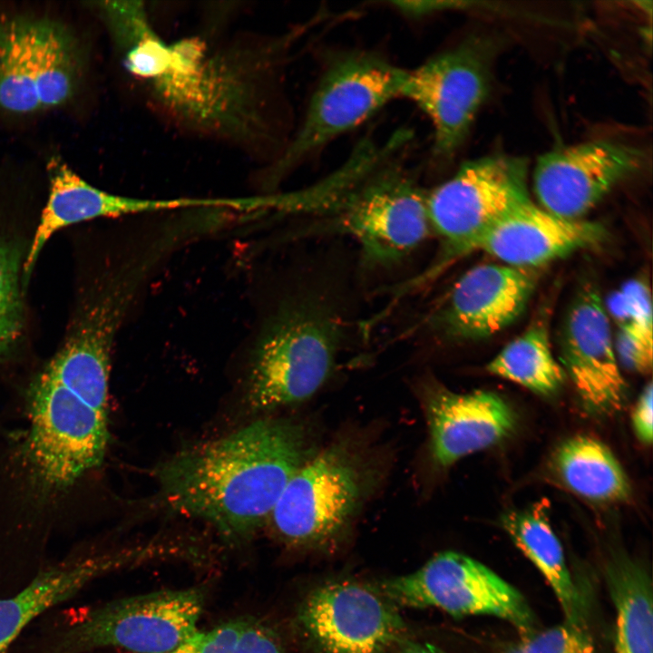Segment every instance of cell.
<instances>
[{
	"label": "cell",
	"mask_w": 653,
	"mask_h": 653,
	"mask_svg": "<svg viewBox=\"0 0 653 653\" xmlns=\"http://www.w3.org/2000/svg\"><path fill=\"white\" fill-rule=\"evenodd\" d=\"M536 286L533 269L482 264L467 270L430 318L432 328L459 340L491 336L525 310Z\"/></svg>",
	"instance_id": "16"
},
{
	"label": "cell",
	"mask_w": 653,
	"mask_h": 653,
	"mask_svg": "<svg viewBox=\"0 0 653 653\" xmlns=\"http://www.w3.org/2000/svg\"><path fill=\"white\" fill-rule=\"evenodd\" d=\"M203 587L158 590L49 612L8 653H167L196 632Z\"/></svg>",
	"instance_id": "6"
},
{
	"label": "cell",
	"mask_w": 653,
	"mask_h": 653,
	"mask_svg": "<svg viewBox=\"0 0 653 653\" xmlns=\"http://www.w3.org/2000/svg\"><path fill=\"white\" fill-rule=\"evenodd\" d=\"M422 399L431 453L442 467L497 443L514 428L513 411L492 392L457 394L427 383Z\"/></svg>",
	"instance_id": "20"
},
{
	"label": "cell",
	"mask_w": 653,
	"mask_h": 653,
	"mask_svg": "<svg viewBox=\"0 0 653 653\" xmlns=\"http://www.w3.org/2000/svg\"><path fill=\"white\" fill-rule=\"evenodd\" d=\"M316 452L306 429L261 419L225 437L180 452L154 471L161 501L212 524L229 541L268 522L284 488Z\"/></svg>",
	"instance_id": "3"
},
{
	"label": "cell",
	"mask_w": 653,
	"mask_h": 653,
	"mask_svg": "<svg viewBox=\"0 0 653 653\" xmlns=\"http://www.w3.org/2000/svg\"><path fill=\"white\" fill-rule=\"evenodd\" d=\"M502 525L516 547L548 581L565 620L585 625L587 602L571 576L561 543L548 519L545 504L511 511L502 517Z\"/></svg>",
	"instance_id": "21"
},
{
	"label": "cell",
	"mask_w": 653,
	"mask_h": 653,
	"mask_svg": "<svg viewBox=\"0 0 653 653\" xmlns=\"http://www.w3.org/2000/svg\"><path fill=\"white\" fill-rule=\"evenodd\" d=\"M297 617L322 653H387L405 629L395 605L349 580L330 581L310 591Z\"/></svg>",
	"instance_id": "13"
},
{
	"label": "cell",
	"mask_w": 653,
	"mask_h": 653,
	"mask_svg": "<svg viewBox=\"0 0 653 653\" xmlns=\"http://www.w3.org/2000/svg\"><path fill=\"white\" fill-rule=\"evenodd\" d=\"M258 305L244 340L249 406L265 411L309 398L333 370L344 337L341 314L311 290H290Z\"/></svg>",
	"instance_id": "5"
},
{
	"label": "cell",
	"mask_w": 653,
	"mask_h": 653,
	"mask_svg": "<svg viewBox=\"0 0 653 653\" xmlns=\"http://www.w3.org/2000/svg\"><path fill=\"white\" fill-rule=\"evenodd\" d=\"M604 228L585 219L558 217L531 199L513 208L477 241L482 250L503 264L533 269L605 239Z\"/></svg>",
	"instance_id": "19"
},
{
	"label": "cell",
	"mask_w": 653,
	"mask_h": 653,
	"mask_svg": "<svg viewBox=\"0 0 653 653\" xmlns=\"http://www.w3.org/2000/svg\"><path fill=\"white\" fill-rule=\"evenodd\" d=\"M167 653H284L277 632L261 619L239 617L196 632Z\"/></svg>",
	"instance_id": "25"
},
{
	"label": "cell",
	"mask_w": 653,
	"mask_h": 653,
	"mask_svg": "<svg viewBox=\"0 0 653 653\" xmlns=\"http://www.w3.org/2000/svg\"><path fill=\"white\" fill-rule=\"evenodd\" d=\"M409 140L400 131L382 144L363 141L328 177L310 211L356 239L375 265L402 259L432 230L426 193L401 155Z\"/></svg>",
	"instance_id": "4"
},
{
	"label": "cell",
	"mask_w": 653,
	"mask_h": 653,
	"mask_svg": "<svg viewBox=\"0 0 653 653\" xmlns=\"http://www.w3.org/2000/svg\"><path fill=\"white\" fill-rule=\"evenodd\" d=\"M605 307L618 330L653 340L651 294L644 278L626 282L609 297Z\"/></svg>",
	"instance_id": "27"
},
{
	"label": "cell",
	"mask_w": 653,
	"mask_h": 653,
	"mask_svg": "<svg viewBox=\"0 0 653 653\" xmlns=\"http://www.w3.org/2000/svg\"><path fill=\"white\" fill-rule=\"evenodd\" d=\"M401 653H446L429 643L408 642Z\"/></svg>",
	"instance_id": "31"
},
{
	"label": "cell",
	"mask_w": 653,
	"mask_h": 653,
	"mask_svg": "<svg viewBox=\"0 0 653 653\" xmlns=\"http://www.w3.org/2000/svg\"><path fill=\"white\" fill-rule=\"evenodd\" d=\"M374 469L348 443L315 453L294 473L268 522L285 543L326 544L348 525L373 485Z\"/></svg>",
	"instance_id": "8"
},
{
	"label": "cell",
	"mask_w": 653,
	"mask_h": 653,
	"mask_svg": "<svg viewBox=\"0 0 653 653\" xmlns=\"http://www.w3.org/2000/svg\"><path fill=\"white\" fill-rule=\"evenodd\" d=\"M78 45L62 24L45 18L0 20V108L30 113L59 106L82 74Z\"/></svg>",
	"instance_id": "10"
},
{
	"label": "cell",
	"mask_w": 653,
	"mask_h": 653,
	"mask_svg": "<svg viewBox=\"0 0 653 653\" xmlns=\"http://www.w3.org/2000/svg\"><path fill=\"white\" fill-rule=\"evenodd\" d=\"M645 152L629 143L593 140L541 155L533 171V190L545 210L563 219H582L616 185L639 171Z\"/></svg>",
	"instance_id": "14"
},
{
	"label": "cell",
	"mask_w": 653,
	"mask_h": 653,
	"mask_svg": "<svg viewBox=\"0 0 653 653\" xmlns=\"http://www.w3.org/2000/svg\"><path fill=\"white\" fill-rule=\"evenodd\" d=\"M492 51L486 42L471 38L406 70L401 98L430 121L436 164L456 154L490 93Z\"/></svg>",
	"instance_id": "12"
},
{
	"label": "cell",
	"mask_w": 653,
	"mask_h": 653,
	"mask_svg": "<svg viewBox=\"0 0 653 653\" xmlns=\"http://www.w3.org/2000/svg\"><path fill=\"white\" fill-rule=\"evenodd\" d=\"M151 558L150 548L142 547L77 552L47 563L21 589L0 597V653H8L31 625L94 580Z\"/></svg>",
	"instance_id": "17"
},
{
	"label": "cell",
	"mask_w": 653,
	"mask_h": 653,
	"mask_svg": "<svg viewBox=\"0 0 653 653\" xmlns=\"http://www.w3.org/2000/svg\"><path fill=\"white\" fill-rule=\"evenodd\" d=\"M552 463L563 484L590 501L619 502L630 493L628 478L614 454L592 437L567 440L556 450Z\"/></svg>",
	"instance_id": "22"
},
{
	"label": "cell",
	"mask_w": 653,
	"mask_h": 653,
	"mask_svg": "<svg viewBox=\"0 0 653 653\" xmlns=\"http://www.w3.org/2000/svg\"><path fill=\"white\" fill-rule=\"evenodd\" d=\"M561 366L588 407L618 411L626 383L619 367L609 317L599 291L586 284L574 297L560 336Z\"/></svg>",
	"instance_id": "15"
},
{
	"label": "cell",
	"mask_w": 653,
	"mask_h": 653,
	"mask_svg": "<svg viewBox=\"0 0 653 653\" xmlns=\"http://www.w3.org/2000/svg\"><path fill=\"white\" fill-rule=\"evenodd\" d=\"M505 653H597L592 637L586 625L563 623L543 630L535 629L526 635Z\"/></svg>",
	"instance_id": "28"
},
{
	"label": "cell",
	"mask_w": 653,
	"mask_h": 653,
	"mask_svg": "<svg viewBox=\"0 0 653 653\" xmlns=\"http://www.w3.org/2000/svg\"><path fill=\"white\" fill-rule=\"evenodd\" d=\"M405 75L406 70L375 53L349 51L331 58L300 126L263 176L266 194L329 142L401 98Z\"/></svg>",
	"instance_id": "7"
},
{
	"label": "cell",
	"mask_w": 653,
	"mask_h": 653,
	"mask_svg": "<svg viewBox=\"0 0 653 653\" xmlns=\"http://www.w3.org/2000/svg\"><path fill=\"white\" fill-rule=\"evenodd\" d=\"M306 26L274 38L240 37L211 48L199 37L161 41L149 79L151 104L172 125L253 151L274 138L280 74Z\"/></svg>",
	"instance_id": "1"
},
{
	"label": "cell",
	"mask_w": 653,
	"mask_h": 653,
	"mask_svg": "<svg viewBox=\"0 0 653 653\" xmlns=\"http://www.w3.org/2000/svg\"><path fill=\"white\" fill-rule=\"evenodd\" d=\"M20 267L18 249L0 239V356L15 344L22 327Z\"/></svg>",
	"instance_id": "26"
},
{
	"label": "cell",
	"mask_w": 653,
	"mask_h": 653,
	"mask_svg": "<svg viewBox=\"0 0 653 653\" xmlns=\"http://www.w3.org/2000/svg\"><path fill=\"white\" fill-rule=\"evenodd\" d=\"M48 167L49 195L24 259L25 280L47 240L69 225L98 218H132L219 204V199L212 197L154 199L117 195L89 184L58 159H52Z\"/></svg>",
	"instance_id": "18"
},
{
	"label": "cell",
	"mask_w": 653,
	"mask_h": 653,
	"mask_svg": "<svg viewBox=\"0 0 653 653\" xmlns=\"http://www.w3.org/2000/svg\"><path fill=\"white\" fill-rule=\"evenodd\" d=\"M527 180L525 159L498 153L463 162L449 179L426 193L431 229L442 239L443 252L414 285L435 277L453 257L474 250L494 223L530 200Z\"/></svg>",
	"instance_id": "9"
},
{
	"label": "cell",
	"mask_w": 653,
	"mask_h": 653,
	"mask_svg": "<svg viewBox=\"0 0 653 653\" xmlns=\"http://www.w3.org/2000/svg\"><path fill=\"white\" fill-rule=\"evenodd\" d=\"M614 347L618 361L627 369L647 374L652 369L653 341L618 330Z\"/></svg>",
	"instance_id": "29"
},
{
	"label": "cell",
	"mask_w": 653,
	"mask_h": 653,
	"mask_svg": "<svg viewBox=\"0 0 653 653\" xmlns=\"http://www.w3.org/2000/svg\"><path fill=\"white\" fill-rule=\"evenodd\" d=\"M493 375L541 395L555 392L565 372L554 357L546 323L534 321L507 344L486 366Z\"/></svg>",
	"instance_id": "24"
},
{
	"label": "cell",
	"mask_w": 653,
	"mask_h": 653,
	"mask_svg": "<svg viewBox=\"0 0 653 653\" xmlns=\"http://www.w3.org/2000/svg\"><path fill=\"white\" fill-rule=\"evenodd\" d=\"M606 579L616 609L615 653H653L652 582L630 561L608 568Z\"/></svg>",
	"instance_id": "23"
},
{
	"label": "cell",
	"mask_w": 653,
	"mask_h": 653,
	"mask_svg": "<svg viewBox=\"0 0 653 653\" xmlns=\"http://www.w3.org/2000/svg\"><path fill=\"white\" fill-rule=\"evenodd\" d=\"M653 385L649 382L642 390L632 414V424L641 442L650 444L653 437L652 427Z\"/></svg>",
	"instance_id": "30"
},
{
	"label": "cell",
	"mask_w": 653,
	"mask_h": 653,
	"mask_svg": "<svg viewBox=\"0 0 653 653\" xmlns=\"http://www.w3.org/2000/svg\"><path fill=\"white\" fill-rule=\"evenodd\" d=\"M127 316L114 297L92 295L75 329L32 383L24 454L32 479L44 488H65L103 459L111 353Z\"/></svg>",
	"instance_id": "2"
},
{
	"label": "cell",
	"mask_w": 653,
	"mask_h": 653,
	"mask_svg": "<svg viewBox=\"0 0 653 653\" xmlns=\"http://www.w3.org/2000/svg\"><path fill=\"white\" fill-rule=\"evenodd\" d=\"M394 605L435 608L453 617L490 615L512 624L521 635L537 620L523 595L482 562L455 551L440 552L412 573L381 585Z\"/></svg>",
	"instance_id": "11"
}]
</instances>
